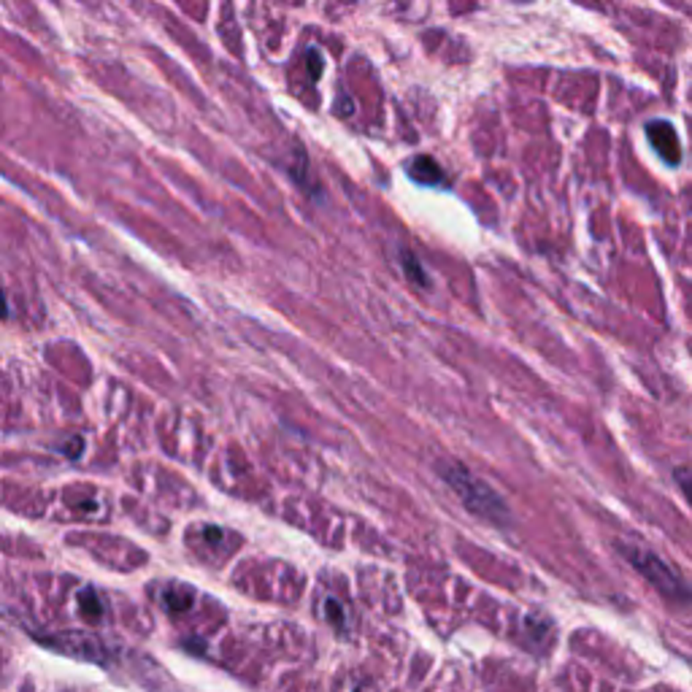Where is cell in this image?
Segmentation results:
<instances>
[{
  "mask_svg": "<svg viewBox=\"0 0 692 692\" xmlns=\"http://www.w3.org/2000/svg\"><path fill=\"white\" fill-rule=\"evenodd\" d=\"M622 554L628 557V562L644 576V579L657 590L662 593L665 598H673V601H692V590L687 587V582L679 576V570L665 562L662 557H657L654 552L649 549H641L636 544H622L620 546Z\"/></svg>",
  "mask_w": 692,
  "mask_h": 692,
  "instance_id": "obj_2",
  "label": "cell"
},
{
  "mask_svg": "<svg viewBox=\"0 0 692 692\" xmlns=\"http://www.w3.org/2000/svg\"><path fill=\"white\" fill-rule=\"evenodd\" d=\"M79 603H81V614H84V617H89V620H95V617H100V614H103L100 601H97V595H95L92 590H84V593L79 595Z\"/></svg>",
  "mask_w": 692,
  "mask_h": 692,
  "instance_id": "obj_5",
  "label": "cell"
},
{
  "mask_svg": "<svg viewBox=\"0 0 692 692\" xmlns=\"http://www.w3.org/2000/svg\"><path fill=\"white\" fill-rule=\"evenodd\" d=\"M438 474L454 490L460 503H463L471 514H477V517H482L493 525H509L511 511H509L506 501L485 479L474 477L468 468H463L460 463H443V466H438Z\"/></svg>",
  "mask_w": 692,
  "mask_h": 692,
  "instance_id": "obj_1",
  "label": "cell"
},
{
  "mask_svg": "<svg viewBox=\"0 0 692 692\" xmlns=\"http://www.w3.org/2000/svg\"><path fill=\"white\" fill-rule=\"evenodd\" d=\"M673 477H676L679 490L684 493V498H687L689 506H692V466H679V468L673 471Z\"/></svg>",
  "mask_w": 692,
  "mask_h": 692,
  "instance_id": "obj_6",
  "label": "cell"
},
{
  "mask_svg": "<svg viewBox=\"0 0 692 692\" xmlns=\"http://www.w3.org/2000/svg\"><path fill=\"white\" fill-rule=\"evenodd\" d=\"M409 171H411V176H414L417 181H422V184H441V179H443V171H441L438 163L430 160V157H417Z\"/></svg>",
  "mask_w": 692,
  "mask_h": 692,
  "instance_id": "obj_4",
  "label": "cell"
},
{
  "mask_svg": "<svg viewBox=\"0 0 692 692\" xmlns=\"http://www.w3.org/2000/svg\"><path fill=\"white\" fill-rule=\"evenodd\" d=\"M165 603H168V609H173V612H181V609H187L190 606V595L184 593V595H173V587L165 593Z\"/></svg>",
  "mask_w": 692,
  "mask_h": 692,
  "instance_id": "obj_7",
  "label": "cell"
},
{
  "mask_svg": "<svg viewBox=\"0 0 692 692\" xmlns=\"http://www.w3.org/2000/svg\"><path fill=\"white\" fill-rule=\"evenodd\" d=\"M646 139H649L654 152L668 165H679V160H681V141H679V133H676V128L671 122H662V120L649 122L646 125Z\"/></svg>",
  "mask_w": 692,
  "mask_h": 692,
  "instance_id": "obj_3",
  "label": "cell"
}]
</instances>
